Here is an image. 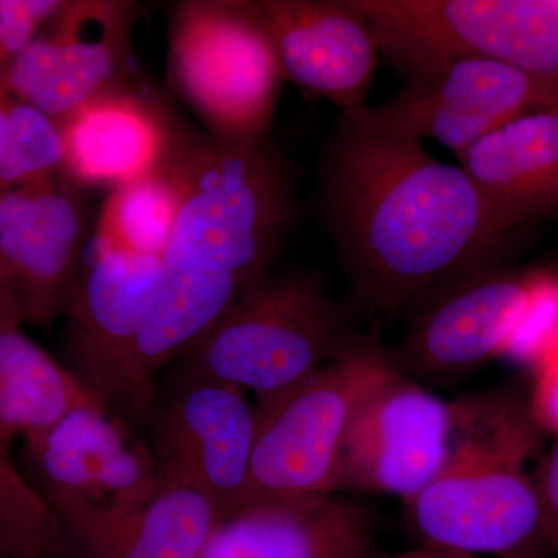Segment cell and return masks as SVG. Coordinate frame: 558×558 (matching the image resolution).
<instances>
[{"label":"cell","instance_id":"d4e9b609","mask_svg":"<svg viewBox=\"0 0 558 558\" xmlns=\"http://www.w3.org/2000/svg\"><path fill=\"white\" fill-rule=\"evenodd\" d=\"M0 436V538L10 558H70L57 517Z\"/></svg>","mask_w":558,"mask_h":558},{"label":"cell","instance_id":"6da1fadb","mask_svg":"<svg viewBox=\"0 0 558 558\" xmlns=\"http://www.w3.org/2000/svg\"><path fill=\"white\" fill-rule=\"evenodd\" d=\"M323 205L343 269L374 311L490 267L508 226L458 165L416 140L340 116L322 167Z\"/></svg>","mask_w":558,"mask_h":558},{"label":"cell","instance_id":"603a6c76","mask_svg":"<svg viewBox=\"0 0 558 558\" xmlns=\"http://www.w3.org/2000/svg\"><path fill=\"white\" fill-rule=\"evenodd\" d=\"M180 211L178 185L163 167L113 189L98 216L95 244L163 258Z\"/></svg>","mask_w":558,"mask_h":558},{"label":"cell","instance_id":"30bf717a","mask_svg":"<svg viewBox=\"0 0 558 558\" xmlns=\"http://www.w3.org/2000/svg\"><path fill=\"white\" fill-rule=\"evenodd\" d=\"M183 380L156 418L154 462L160 484L196 492L223 520L248 502L255 407L229 384Z\"/></svg>","mask_w":558,"mask_h":558},{"label":"cell","instance_id":"5b68a950","mask_svg":"<svg viewBox=\"0 0 558 558\" xmlns=\"http://www.w3.org/2000/svg\"><path fill=\"white\" fill-rule=\"evenodd\" d=\"M398 374L388 352L357 337L299 387L256 403L247 506L339 490L352 421Z\"/></svg>","mask_w":558,"mask_h":558},{"label":"cell","instance_id":"4fadbf2b","mask_svg":"<svg viewBox=\"0 0 558 558\" xmlns=\"http://www.w3.org/2000/svg\"><path fill=\"white\" fill-rule=\"evenodd\" d=\"M450 435V403L399 373L366 400L352 421L339 490L410 501L442 472Z\"/></svg>","mask_w":558,"mask_h":558},{"label":"cell","instance_id":"f1b7e54d","mask_svg":"<svg viewBox=\"0 0 558 558\" xmlns=\"http://www.w3.org/2000/svg\"><path fill=\"white\" fill-rule=\"evenodd\" d=\"M534 484L542 508L543 537L558 549V446L543 462Z\"/></svg>","mask_w":558,"mask_h":558},{"label":"cell","instance_id":"277c9868","mask_svg":"<svg viewBox=\"0 0 558 558\" xmlns=\"http://www.w3.org/2000/svg\"><path fill=\"white\" fill-rule=\"evenodd\" d=\"M355 339L322 275L267 270L182 359L186 376L255 392L264 402L299 387Z\"/></svg>","mask_w":558,"mask_h":558},{"label":"cell","instance_id":"4316f807","mask_svg":"<svg viewBox=\"0 0 558 558\" xmlns=\"http://www.w3.org/2000/svg\"><path fill=\"white\" fill-rule=\"evenodd\" d=\"M61 5L58 0H0V49L7 65L50 24Z\"/></svg>","mask_w":558,"mask_h":558},{"label":"cell","instance_id":"7c38bea8","mask_svg":"<svg viewBox=\"0 0 558 558\" xmlns=\"http://www.w3.org/2000/svg\"><path fill=\"white\" fill-rule=\"evenodd\" d=\"M137 3L70 0L0 73V83L58 123L128 76Z\"/></svg>","mask_w":558,"mask_h":558},{"label":"cell","instance_id":"ba28073f","mask_svg":"<svg viewBox=\"0 0 558 558\" xmlns=\"http://www.w3.org/2000/svg\"><path fill=\"white\" fill-rule=\"evenodd\" d=\"M410 80L405 89L381 105L362 106L341 116L396 137L435 140L458 157L515 117L558 108L548 92L524 73L481 58L433 62Z\"/></svg>","mask_w":558,"mask_h":558},{"label":"cell","instance_id":"5bb4252c","mask_svg":"<svg viewBox=\"0 0 558 558\" xmlns=\"http://www.w3.org/2000/svg\"><path fill=\"white\" fill-rule=\"evenodd\" d=\"M282 81L341 112L362 108L379 44L351 0H252Z\"/></svg>","mask_w":558,"mask_h":558},{"label":"cell","instance_id":"e0dca14e","mask_svg":"<svg viewBox=\"0 0 558 558\" xmlns=\"http://www.w3.org/2000/svg\"><path fill=\"white\" fill-rule=\"evenodd\" d=\"M64 175L86 186L119 189L163 163L174 124L163 108L124 78L60 123Z\"/></svg>","mask_w":558,"mask_h":558},{"label":"cell","instance_id":"f546056e","mask_svg":"<svg viewBox=\"0 0 558 558\" xmlns=\"http://www.w3.org/2000/svg\"><path fill=\"white\" fill-rule=\"evenodd\" d=\"M24 322H27L24 301H22L20 289H17L13 275L0 253V332L21 328V323Z\"/></svg>","mask_w":558,"mask_h":558},{"label":"cell","instance_id":"8fae6325","mask_svg":"<svg viewBox=\"0 0 558 558\" xmlns=\"http://www.w3.org/2000/svg\"><path fill=\"white\" fill-rule=\"evenodd\" d=\"M539 271L486 267L425 293L399 348L389 354L402 376L458 384L502 355Z\"/></svg>","mask_w":558,"mask_h":558},{"label":"cell","instance_id":"7a4b0ae2","mask_svg":"<svg viewBox=\"0 0 558 558\" xmlns=\"http://www.w3.org/2000/svg\"><path fill=\"white\" fill-rule=\"evenodd\" d=\"M449 457L442 472L407 501L425 545L512 558L542 535L537 488L521 465L535 442V421L506 395L450 403Z\"/></svg>","mask_w":558,"mask_h":558},{"label":"cell","instance_id":"d6986e66","mask_svg":"<svg viewBox=\"0 0 558 558\" xmlns=\"http://www.w3.org/2000/svg\"><path fill=\"white\" fill-rule=\"evenodd\" d=\"M245 289L233 275L208 260L165 255L131 357L134 421L149 416L154 377L182 357L208 332Z\"/></svg>","mask_w":558,"mask_h":558},{"label":"cell","instance_id":"d6a6232c","mask_svg":"<svg viewBox=\"0 0 558 558\" xmlns=\"http://www.w3.org/2000/svg\"><path fill=\"white\" fill-rule=\"evenodd\" d=\"M7 68V60L5 57H3L2 49H0V73L3 72V69Z\"/></svg>","mask_w":558,"mask_h":558},{"label":"cell","instance_id":"9a60e30c","mask_svg":"<svg viewBox=\"0 0 558 558\" xmlns=\"http://www.w3.org/2000/svg\"><path fill=\"white\" fill-rule=\"evenodd\" d=\"M25 447L51 512L138 508L161 486L153 453L106 407L75 411Z\"/></svg>","mask_w":558,"mask_h":558},{"label":"cell","instance_id":"484cf974","mask_svg":"<svg viewBox=\"0 0 558 558\" xmlns=\"http://www.w3.org/2000/svg\"><path fill=\"white\" fill-rule=\"evenodd\" d=\"M558 352V277L539 271L526 310L502 355L538 368Z\"/></svg>","mask_w":558,"mask_h":558},{"label":"cell","instance_id":"7402d4cb","mask_svg":"<svg viewBox=\"0 0 558 558\" xmlns=\"http://www.w3.org/2000/svg\"><path fill=\"white\" fill-rule=\"evenodd\" d=\"M92 407L106 405L21 328L0 332V436L10 447L17 439L27 446Z\"/></svg>","mask_w":558,"mask_h":558},{"label":"cell","instance_id":"836d02e7","mask_svg":"<svg viewBox=\"0 0 558 558\" xmlns=\"http://www.w3.org/2000/svg\"><path fill=\"white\" fill-rule=\"evenodd\" d=\"M558 550V549H557Z\"/></svg>","mask_w":558,"mask_h":558},{"label":"cell","instance_id":"3957f363","mask_svg":"<svg viewBox=\"0 0 558 558\" xmlns=\"http://www.w3.org/2000/svg\"><path fill=\"white\" fill-rule=\"evenodd\" d=\"M180 194L165 255L208 260L245 288L270 270L293 218L284 168L266 142L223 143L174 128L161 163Z\"/></svg>","mask_w":558,"mask_h":558},{"label":"cell","instance_id":"44dd1931","mask_svg":"<svg viewBox=\"0 0 558 558\" xmlns=\"http://www.w3.org/2000/svg\"><path fill=\"white\" fill-rule=\"evenodd\" d=\"M53 513L70 558H199L222 520L207 498L163 484L138 508Z\"/></svg>","mask_w":558,"mask_h":558},{"label":"cell","instance_id":"ffe728a7","mask_svg":"<svg viewBox=\"0 0 558 558\" xmlns=\"http://www.w3.org/2000/svg\"><path fill=\"white\" fill-rule=\"evenodd\" d=\"M457 159L510 230L558 215V108L509 120Z\"/></svg>","mask_w":558,"mask_h":558},{"label":"cell","instance_id":"83f0119b","mask_svg":"<svg viewBox=\"0 0 558 558\" xmlns=\"http://www.w3.org/2000/svg\"><path fill=\"white\" fill-rule=\"evenodd\" d=\"M531 413L539 427L558 433V352L538 366Z\"/></svg>","mask_w":558,"mask_h":558},{"label":"cell","instance_id":"ac0fdd59","mask_svg":"<svg viewBox=\"0 0 558 558\" xmlns=\"http://www.w3.org/2000/svg\"><path fill=\"white\" fill-rule=\"evenodd\" d=\"M374 532L369 509L336 495L255 502L220 520L199 558H363Z\"/></svg>","mask_w":558,"mask_h":558},{"label":"cell","instance_id":"2e32d148","mask_svg":"<svg viewBox=\"0 0 558 558\" xmlns=\"http://www.w3.org/2000/svg\"><path fill=\"white\" fill-rule=\"evenodd\" d=\"M65 175L0 189V253L27 322L50 328L64 314L86 252L87 207Z\"/></svg>","mask_w":558,"mask_h":558},{"label":"cell","instance_id":"52a82bcc","mask_svg":"<svg viewBox=\"0 0 558 558\" xmlns=\"http://www.w3.org/2000/svg\"><path fill=\"white\" fill-rule=\"evenodd\" d=\"M407 76L449 58L524 73L558 105V0H351Z\"/></svg>","mask_w":558,"mask_h":558},{"label":"cell","instance_id":"4dcf8cb0","mask_svg":"<svg viewBox=\"0 0 558 558\" xmlns=\"http://www.w3.org/2000/svg\"><path fill=\"white\" fill-rule=\"evenodd\" d=\"M363 558H480L472 556V554L459 553V550H451L439 548V546L424 545L421 548L405 550V553L398 554H368Z\"/></svg>","mask_w":558,"mask_h":558},{"label":"cell","instance_id":"1f68e13d","mask_svg":"<svg viewBox=\"0 0 558 558\" xmlns=\"http://www.w3.org/2000/svg\"><path fill=\"white\" fill-rule=\"evenodd\" d=\"M0 558H10L9 553H7L5 545H3L2 538H0Z\"/></svg>","mask_w":558,"mask_h":558},{"label":"cell","instance_id":"8992f818","mask_svg":"<svg viewBox=\"0 0 558 558\" xmlns=\"http://www.w3.org/2000/svg\"><path fill=\"white\" fill-rule=\"evenodd\" d=\"M168 81L209 137L266 142L281 73L252 0H182L168 21Z\"/></svg>","mask_w":558,"mask_h":558},{"label":"cell","instance_id":"9c48e42d","mask_svg":"<svg viewBox=\"0 0 558 558\" xmlns=\"http://www.w3.org/2000/svg\"><path fill=\"white\" fill-rule=\"evenodd\" d=\"M161 259L90 241L65 304L68 368L105 403L134 421L131 357Z\"/></svg>","mask_w":558,"mask_h":558},{"label":"cell","instance_id":"cb8c5ba5","mask_svg":"<svg viewBox=\"0 0 558 558\" xmlns=\"http://www.w3.org/2000/svg\"><path fill=\"white\" fill-rule=\"evenodd\" d=\"M64 175L58 121L0 83V189L36 185Z\"/></svg>","mask_w":558,"mask_h":558}]
</instances>
